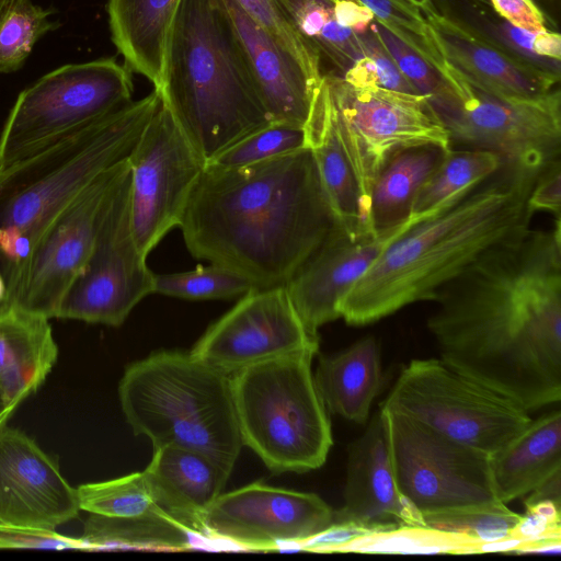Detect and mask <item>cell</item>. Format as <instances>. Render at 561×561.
<instances>
[{
	"mask_svg": "<svg viewBox=\"0 0 561 561\" xmlns=\"http://www.w3.org/2000/svg\"><path fill=\"white\" fill-rule=\"evenodd\" d=\"M407 1L413 3L414 5L419 7L420 9L432 3V0H407Z\"/></svg>",
	"mask_w": 561,
	"mask_h": 561,
	"instance_id": "52",
	"label": "cell"
},
{
	"mask_svg": "<svg viewBox=\"0 0 561 561\" xmlns=\"http://www.w3.org/2000/svg\"><path fill=\"white\" fill-rule=\"evenodd\" d=\"M374 20L436 68L445 58L421 9L407 0H357Z\"/></svg>",
	"mask_w": 561,
	"mask_h": 561,
	"instance_id": "39",
	"label": "cell"
},
{
	"mask_svg": "<svg viewBox=\"0 0 561 561\" xmlns=\"http://www.w3.org/2000/svg\"><path fill=\"white\" fill-rule=\"evenodd\" d=\"M336 225L305 147L245 167L206 163L179 227L194 257L267 288L286 285Z\"/></svg>",
	"mask_w": 561,
	"mask_h": 561,
	"instance_id": "2",
	"label": "cell"
},
{
	"mask_svg": "<svg viewBox=\"0 0 561 561\" xmlns=\"http://www.w3.org/2000/svg\"><path fill=\"white\" fill-rule=\"evenodd\" d=\"M546 168V167H545ZM542 169L504 161L489 179L438 215L388 244L340 306L365 325L438 293L489 249L530 229L527 199Z\"/></svg>",
	"mask_w": 561,
	"mask_h": 561,
	"instance_id": "3",
	"label": "cell"
},
{
	"mask_svg": "<svg viewBox=\"0 0 561 561\" xmlns=\"http://www.w3.org/2000/svg\"><path fill=\"white\" fill-rule=\"evenodd\" d=\"M146 259L133 230L127 161L104 205L88 262L55 318L121 325L140 300L153 294L154 274Z\"/></svg>",
	"mask_w": 561,
	"mask_h": 561,
	"instance_id": "13",
	"label": "cell"
},
{
	"mask_svg": "<svg viewBox=\"0 0 561 561\" xmlns=\"http://www.w3.org/2000/svg\"><path fill=\"white\" fill-rule=\"evenodd\" d=\"M358 35L363 49V64L374 84L400 92L419 94L399 70L370 25L366 31L358 33Z\"/></svg>",
	"mask_w": 561,
	"mask_h": 561,
	"instance_id": "42",
	"label": "cell"
},
{
	"mask_svg": "<svg viewBox=\"0 0 561 561\" xmlns=\"http://www.w3.org/2000/svg\"><path fill=\"white\" fill-rule=\"evenodd\" d=\"M334 522L424 525L422 514L399 490L381 409L350 447L344 503L334 511Z\"/></svg>",
	"mask_w": 561,
	"mask_h": 561,
	"instance_id": "21",
	"label": "cell"
},
{
	"mask_svg": "<svg viewBox=\"0 0 561 561\" xmlns=\"http://www.w3.org/2000/svg\"><path fill=\"white\" fill-rule=\"evenodd\" d=\"M520 516L501 501L422 514L425 526L462 534L481 543L508 537Z\"/></svg>",
	"mask_w": 561,
	"mask_h": 561,
	"instance_id": "36",
	"label": "cell"
},
{
	"mask_svg": "<svg viewBox=\"0 0 561 561\" xmlns=\"http://www.w3.org/2000/svg\"><path fill=\"white\" fill-rule=\"evenodd\" d=\"M76 491L80 511L90 514L135 520H174L157 503L144 471L84 483Z\"/></svg>",
	"mask_w": 561,
	"mask_h": 561,
	"instance_id": "33",
	"label": "cell"
},
{
	"mask_svg": "<svg viewBox=\"0 0 561 561\" xmlns=\"http://www.w3.org/2000/svg\"><path fill=\"white\" fill-rule=\"evenodd\" d=\"M448 150L436 145L413 146L386 161L369 194V221L374 232L409 220L417 192Z\"/></svg>",
	"mask_w": 561,
	"mask_h": 561,
	"instance_id": "29",
	"label": "cell"
},
{
	"mask_svg": "<svg viewBox=\"0 0 561 561\" xmlns=\"http://www.w3.org/2000/svg\"><path fill=\"white\" fill-rule=\"evenodd\" d=\"M313 356L277 357L231 375L242 443L273 472L318 469L333 444L328 409L311 370Z\"/></svg>",
	"mask_w": 561,
	"mask_h": 561,
	"instance_id": "7",
	"label": "cell"
},
{
	"mask_svg": "<svg viewBox=\"0 0 561 561\" xmlns=\"http://www.w3.org/2000/svg\"><path fill=\"white\" fill-rule=\"evenodd\" d=\"M397 227L354 237L336 225L320 247L285 285L306 328L318 335L323 324L340 316V306L357 280L397 237L410 228Z\"/></svg>",
	"mask_w": 561,
	"mask_h": 561,
	"instance_id": "19",
	"label": "cell"
},
{
	"mask_svg": "<svg viewBox=\"0 0 561 561\" xmlns=\"http://www.w3.org/2000/svg\"><path fill=\"white\" fill-rule=\"evenodd\" d=\"M127 161L134 236L147 256L171 229L180 226L206 163L162 100Z\"/></svg>",
	"mask_w": 561,
	"mask_h": 561,
	"instance_id": "15",
	"label": "cell"
},
{
	"mask_svg": "<svg viewBox=\"0 0 561 561\" xmlns=\"http://www.w3.org/2000/svg\"><path fill=\"white\" fill-rule=\"evenodd\" d=\"M51 9L36 5L32 0H9L0 7V72L19 70L35 43L59 26L48 18Z\"/></svg>",
	"mask_w": 561,
	"mask_h": 561,
	"instance_id": "35",
	"label": "cell"
},
{
	"mask_svg": "<svg viewBox=\"0 0 561 561\" xmlns=\"http://www.w3.org/2000/svg\"><path fill=\"white\" fill-rule=\"evenodd\" d=\"M481 542L462 534L435 529L425 525H397L358 537L336 552L383 554H474Z\"/></svg>",
	"mask_w": 561,
	"mask_h": 561,
	"instance_id": "34",
	"label": "cell"
},
{
	"mask_svg": "<svg viewBox=\"0 0 561 561\" xmlns=\"http://www.w3.org/2000/svg\"><path fill=\"white\" fill-rule=\"evenodd\" d=\"M181 0H108L112 41L126 67L162 83L165 44Z\"/></svg>",
	"mask_w": 561,
	"mask_h": 561,
	"instance_id": "27",
	"label": "cell"
},
{
	"mask_svg": "<svg viewBox=\"0 0 561 561\" xmlns=\"http://www.w3.org/2000/svg\"><path fill=\"white\" fill-rule=\"evenodd\" d=\"M7 286L4 277L0 271V312L8 310L5 307Z\"/></svg>",
	"mask_w": 561,
	"mask_h": 561,
	"instance_id": "50",
	"label": "cell"
},
{
	"mask_svg": "<svg viewBox=\"0 0 561 561\" xmlns=\"http://www.w3.org/2000/svg\"><path fill=\"white\" fill-rule=\"evenodd\" d=\"M144 472L159 506L183 527L205 535V514L232 470L199 451L162 446L154 448Z\"/></svg>",
	"mask_w": 561,
	"mask_h": 561,
	"instance_id": "23",
	"label": "cell"
},
{
	"mask_svg": "<svg viewBox=\"0 0 561 561\" xmlns=\"http://www.w3.org/2000/svg\"><path fill=\"white\" fill-rule=\"evenodd\" d=\"M129 69L114 59L66 65L23 90L0 135V170L131 101Z\"/></svg>",
	"mask_w": 561,
	"mask_h": 561,
	"instance_id": "10",
	"label": "cell"
},
{
	"mask_svg": "<svg viewBox=\"0 0 561 561\" xmlns=\"http://www.w3.org/2000/svg\"><path fill=\"white\" fill-rule=\"evenodd\" d=\"M380 409L399 490L421 514L499 501L489 455Z\"/></svg>",
	"mask_w": 561,
	"mask_h": 561,
	"instance_id": "14",
	"label": "cell"
},
{
	"mask_svg": "<svg viewBox=\"0 0 561 561\" xmlns=\"http://www.w3.org/2000/svg\"><path fill=\"white\" fill-rule=\"evenodd\" d=\"M11 415L7 412L1 399H0V427L4 426L5 425V422L10 417Z\"/></svg>",
	"mask_w": 561,
	"mask_h": 561,
	"instance_id": "51",
	"label": "cell"
},
{
	"mask_svg": "<svg viewBox=\"0 0 561 561\" xmlns=\"http://www.w3.org/2000/svg\"><path fill=\"white\" fill-rule=\"evenodd\" d=\"M495 496L503 503L520 497L561 472V413L529 423L490 457Z\"/></svg>",
	"mask_w": 561,
	"mask_h": 561,
	"instance_id": "26",
	"label": "cell"
},
{
	"mask_svg": "<svg viewBox=\"0 0 561 561\" xmlns=\"http://www.w3.org/2000/svg\"><path fill=\"white\" fill-rule=\"evenodd\" d=\"M301 35L343 73L362 56L358 33L341 25L331 0H277Z\"/></svg>",
	"mask_w": 561,
	"mask_h": 561,
	"instance_id": "32",
	"label": "cell"
},
{
	"mask_svg": "<svg viewBox=\"0 0 561 561\" xmlns=\"http://www.w3.org/2000/svg\"><path fill=\"white\" fill-rule=\"evenodd\" d=\"M319 336L301 321L287 288H253L196 342L190 354L232 375L248 366L295 354L316 355Z\"/></svg>",
	"mask_w": 561,
	"mask_h": 561,
	"instance_id": "16",
	"label": "cell"
},
{
	"mask_svg": "<svg viewBox=\"0 0 561 561\" xmlns=\"http://www.w3.org/2000/svg\"><path fill=\"white\" fill-rule=\"evenodd\" d=\"M325 77L339 131L369 216L370 190L386 161L413 146L436 145L448 150L453 148L449 134L424 95L352 84L332 73Z\"/></svg>",
	"mask_w": 561,
	"mask_h": 561,
	"instance_id": "11",
	"label": "cell"
},
{
	"mask_svg": "<svg viewBox=\"0 0 561 561\" xmlns=\"http://www.w3.org/2000/svg\"><path fill=\"white\" fill-rule=\"evenodd\" d=\"M531 53L538 59L560 62V34L549 28L543 32L535 33L531 38Z\"/></svg>",
	"mask_w": 561,
	"mask_h": 561,
	"instance_id": "49",
	"label": "cell"
},
{
	"mask_svg": "<svg viewBox=\"0 0 561 561\" xmlns=\"http://www.w3.org/2000/svg\"><path fill=\"white\" fill-rule=\"evenodd\" d=\"M336 21L356 33L366 31L374 21V14L357 0H340L333 2Z\"/></svg>",
	"mask_w": 561,
	"mask_h": 561,
	"instance_id": "48",
	"label": "cell"
},
{
	"mask_svg": "<svg viewBox=\"0 0 561 561\" xmlns=\"http://www.w3.org/2000/svg\"><path fill=\"white\" fill-rule=\"evenodd\" d=\"M88 550L81 538L60 535L56 530L0 525V549Z\"/></svg>",
	"mask_w": 561,
	"mask_h": 561,
	"instance_id": "44",
	"label": "cell"
},
{
	"mask_svg": "<svg viewBox=\"0 0 561 561\" xmlns=\"http://www.w3.org/2000/svg\"><path fill=\"white\" fill-rule=\"evenodd\" d=\"M9 0H0V7L3 5Z\"/></svg>",
	"mask_w": 561,
	"mask_h": 561,
	"instance_id": "53",
	"label": "cell"
},
{
	"mask_svg": "<svg viewBox=\"0 0 561 561\" xmlns=\"http://www.w3.org/2000/svg\"><path fill=\"white\" fill-rule=\"evenodd\" d=\"M158 90L205 163L273 123L222 0L180 1Z\"/></svg>",
	"mask_w": 561,
	"mask_h": 561,
	"instance_id": "4",
	"label": "cell"
},
{
	"mask_svg": "<svg viewBox=\"0 0 561 561\" xmlns=\"http://www.w3.org/2000/svg\"><path fill=\"white\" fill-rule=\"evenodd\" d=\"M197 533L170 519L135 520L91 514L82 536L89 551L124 548L183 550L194 548Z\"/></svg>",
	"mask_w": 561,
	"mask_h": 561,
	"instance_id": "31",
	"label": "cell"
},
{
	"mask_svg": "<svg viewBox=\"0 0 561 561\" xmlns=\"http://www.w3.org/2000/svg\"><path fill=\"white\" fill-rule=\"evenodd\" d=\"M434 301L444 363L526 410L560 401L561 218L489 249Z\"/></svg>",
	"mask_w": 561,
	"mask_h": 561,
	"instance_id": "1",
	"label": "cell"
},
{
	"mask_svg": "<svg viewBox=\"0 0 561 561\" xmlns=\"http://www.w3.org/2000/svg\"><path fill=\"white\" fill-rule=\"evenodd\" d=\"M307 147L305 127L272 123L241 139L207 163L238 168Z\"/></svg>",
	"mask_w": 561,
	"mask_h": 561,
	"instance_id": "40",
	"label": "cell"
},
{
	"mask_svg": "<svg viewBox=\"0 0 561 561\" xmlns=\"http://www.w3.org/2000/svg\"><path fill=\"white\" fill-rule=\"evenodd\" d=\"M370 27L417 93L426 96L430 103L433 102L443 88L437 70L375 20Z\"/></svg>",
	"mask_w": 561,
	"mask_h": 561,
	"instance_id": "41",
	"label": "cell"
},
{
	"mask_svg": "<svg viewBox=\"0 0 561 561\" xmlns=\"http://www.w3.org/2000/svg\"><path fill=\"white\" fill-rule=\"evenodd\" d=\"M118 398L134 434L153 449H193L233 469L243 443L230 375L190 353L160 351L125 369Z\"/></svg>",
	"mask_w": 561,
	"mask_h": 561,
	"instance_id": "5",
	"label": "cell"
},
{
	"mask_svg": "<svg viewBox=\"0 0 561 561\" xmlns=\"http://www.w3.org/2000/svg\"><path fill=\"white\" fill-rule=\"evenodd\" d=\"M381 408L490 457L531 422L520 404L435 358L404 366Z\"/></svg>",
	"mask_w": 561,
	"mask_h": 561,
	"instance_id": "9",
	"label": "cell"
},
{
	"mask_svg": "<svg viewBox=\"0 0 561 561\" xmlns=\"http://www.w3.org/2000/svg\"><path fill=\"white\" fill-rule=\"evenodd\" d=\"M503 159L481 149L450 148L421 186L409 221L413 225L440 214L492 176Z\"/></svg>",
	"mask_w": 561,
	"mask_h": 561,
	"instance_id": "30",
	"label": "cell"
},
{
	"mask_svg": "<svg viewBox=\"0 0 561 561\" xmlns=\"http://www.w3.org/2000/svg\"><path fill=\"white\" fill-rule=\"evenodd\" d=\"M48 320L16 308L0 312V399L10 415L42 386L57 362Z\"/></svg>",
	"mask_w": 561,
	"mask_h": 561,
	"instance_id": "25",
	"label": "cell"
},
{
	"mask_svg": "<svg viewBox=\"0 0 561 561\" xmlns=\"http://www.w3.org/2000/svg\"><path fill=\"white\" fill-rule=\"evenodd\" d=\"M443 92L433 103L451 146L488 150L504 161L542 169L560 159L561 92L526 100L496 95L448 60L436 68Z\"/></svg>",
	"mask_w": 561,
	"mask_h": 561,
	"instance_id": "8",
	"label": "cell"
},
{
	"mask_svg": "<svg viewBox=\"0 0 561 561\" xmlns=\"http://www.w3.org/2000/svg\"><path fill=\"white\" fill-rule=\"evenodd\" d=\"M79 511L57 461L23 432L0 427V525L55 530Z\"/></svg>",
	"mask_w": 561,
	"mask_h": 561,
	"instance_id": "18",
	"label": "cell"
},
{
	"mask_svg": "<svg viewBox=\"0 0 561 561\" xmlns=\"http://www.w3.org/2000/svg\"><path fill=\"white\" fill-rule=\"evenodd\" d=\"M332 2L340 1V0H331Z\"/></svg>",
	"mask_w": 561,
	"mask_h": 561,
	"instance_id": "54",
	"label": "cell"
},
{
	"mask_svg": "<svg viewBox=\"0 0 561 561\" xmlns=\"http://www.w3.org/2000/svg\"><path fill=\"white\" fill-rule=\"evenodd\" d=\"M394 526L397 524L367 525L355 522H334L324 530L301 541L298 545V551L336 552L339 548L358 537Z\"/></svg>",
	"mask_w": 561,
	"mask_h": 561,
	"instance_id": "45",
	"label": "cell"
},
{
	"mask_svg": "<svg viewBox=\"0 0 561 561\" xmlns=\"http://www.w3.org/2000/svg\"><path fill=\"white\" fill-rule=\"evenodd\" d=\"M334 523L317 494L254 482L221 493L207 510L204 534L237 550L298 551V545Z\"/></svg>",
	"mask_w": 561,
	"mask_h": 561,
	"instance_id": "17",
	"label": "cell"
},
{
	"mask_svg": "<svg viewBox=\"0 0 561 561\" xmlns=\"http://www.w3.org/2000/svg\"><path fill=\"white\" fill-rule=\"evenodd\" d=\"M127 159L101 173L42 231L28 256L2 272L5 307L55 318L92 252L106 199Z\"/></svg>",
	"mask_w": 561,
	"mask_h": 561,
	"instance_id": "12",
	"label": "cell"
},
{
	"mask_svg": "<svg viewBox=\"0 0 561 561\" xmlns=\"http://www.w3.org/2000/svg\"><path fill=\"white\" fill-rule=\"evenodd\" d=\"M249 18L301 67L309 80L318 85L323 72L321 55L301 35L277 0H236Z\"/></svg>",
	"mask_w": 561,
	"mask_h": 561,
	"instance_id": "37",
	"label": "cell"
},
{
	"mask_svg": "<svg viewBox=\"0 0 561 561\" xmlns=\"http://www.w3.org/2000/svg\"><path fill=\"white\" fill-rule=\"evenodd\" d=\"M313 377L328 411L365 423L382 380L376 339L366 336L337 354L321 357Z\"/></svg>",
	"mask_w": 561,
	"mask_h": 561,
	"instance_id": "28",
	"label": "cell"
},
{
	"mask_svg": "<svg viewBox=\"0 0 561 561\" xmlns=\"http://www.w3.org/2000/svg\"><path fill=\"white\" fill-rule=\"evenodd\" d=\"M153 90L0 170V231L31 250L49 221L101 173L128 158L158 110Z\"/></svg>",
	"mask_w": 561,
	"mask_h": 561,
	"instance_id": "6",
	"label": "cell"
},
{
	"mask_svg": "<svg viewBox=\"0 0 561 561\" xmlns=\"http://www.w3.org/2000/svg\"><path fill=\"white\" fill-rule=\"evenodd\" d=\"M444 58L485 90L507 99L540 98L554 89L560 72L535 64L484 37L433 2L421 8Z\"/></svg>",
	"mask_w": 561,
	"mask_h": 561,
	"instance_id": "20",
	"label": "cell"
},
{
	"mask_svg": "<svg viewBox=\"0 0 561 561\" xmlns=\"http://www.w3.org/2000/svg\"><path fill=\"white\" fill-rule=\"evenodd\" d=\"M493 10L511 26L535 34L548 30L546 18L533 0H490Z\"/></svg>",
	"mask_w": 561,
	"mask_h": 561,
	"instance_id": "47",
	"label": "cell"
},
{
	"mask_svg": "<svg viewBox=\"0 0 561 561\" xmlns=\"http://www.w3.org/2000/svg\"><path fill=\"white\" fill-rule=\"evenodd\" d=\"M560 510L561 503L551 500L526 505V513L520 516L508 537L520 539V547L542 539H561Z\"/></svg>",
	"mask_w": 561,
	"mask_h": 561,
	"instance_id": "43",
	"label": "cell"
},
{
	"mask_svg": "<svg viewBox=\"0 0 561 561\" xmlns=\"http://www.w3.org/2000/svg\"><path fill=\"white\" fill-rule=\"evenodd\" d=\"M255 288L242 274L211 264L193 271L154 275L153 293L190 300L243 296Z\"/></svg>",
	"mask_w": 561,
	"mask_h": 561,
	"instance_id": "38",
	"label": "cell"
},
{
	"mask_svg": "<svg viewBox=\"0 0 561 561\" xmlns=\"http://www.w3.org/2000/svg\"><path fill=\"white\" fill-rule=\"evenodd\" d=\"M305 131L337 224L354 237L376 233L339 131L325 73L313 91Z\"/></svg>",
	"mask_w": 561,
	"mask_h": 561,
	"instance_id": "24",
	"label": "cell"
},
{
	"mask_svg": "<svg viewBox=\"0 0 561 561\" xmlns=\"http://www.w3.org/2000/svg\"><path fill=\"white\" fill-rule=\"evenodd\" d=\"M527 206L529 210L548 211L560 218L561 214V160L558 159L542 169L531 188Z\"/></svg>",
	"mask_w": 561,
	"mask_h": 561,
	"instance_id": "46",
	"label": "cell"
},
{
	"mask_svg": "<svg viewBox=\"0 0 561 561\" xmlns=\"http://www.w3.org/2000/svg\"><path fill=\"white\" fill-rule=\"evenodd\" d=\"M262 102L273 123L305 127L314 85L299 64L236 0H222Z\"/></svg>",
	"mask_w": 561,
	"mask_h": 561,
	"instance_id": "22",
	"label": "cell"
}]
</instances>
